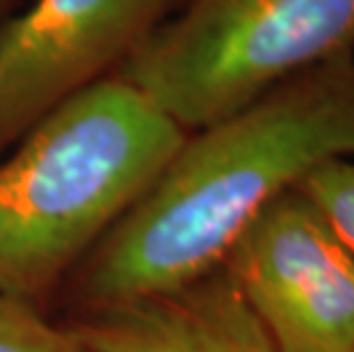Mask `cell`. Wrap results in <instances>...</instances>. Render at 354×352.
Listing matches in <instances>:
<instances>
[{
	"mask_svg": "<svg viewBox=\"0 0 354 352\" xmlns=\"http://www.w3.org/2000/svg\"><path fill=\"white\" fill-rule=\"evenodd\" d=\"M354 57V0H185L115 76L185 131L236 115L270 89Z\"/></svg>",
	"mask_w": 354,
	"mask_h": 352,
	"instance_id": "3957f363",
	"label": "cell"
},
{
	"mask_svg": "<svg viewBox=\"0 0 354 352\" xmlns=\"http://www.w3.org/2000/svg\"><path fill=\"white\" fill-rule=\"evenodd\" d=\"M178 0H35L0 26V151L108 69H119Z\"/></svg>",
	"mask_w": 354,
	"mask_h": 352,
	"instance_id": "5b68a950",
	"label": "cell"
},
{
	"mask_svg": "<svg viewBox=\"0 0 354 352\" xmlns=\"http://www.w3.org/2000/svg\"><path fill=\"white\" fill-rule=\"evenodd\" d=\"M187 131L112 76L80 89L0 163V290L32 304L105 236Z\"/></svg>",
	"mask_w": 354,
	"mask_h": 352,
	"instance_id": "7a4b0ae2",
	"label": "cell"
},
{
	"mask_svg": "<svg viewBox=\"0 0 354 352\" xmlns=\"http://www.w3.org/2000/svg\"><path fill=\"white\" fill-rule=\"evenodd\" d=\"M354 156V57L304 71L187 136L105 234L82 277L92 309L215 272L256 215L331 158Z\"/></svg>",
	"mask_w": 354,
	"mask_h": 352,
	"instance_id": "6da1fadb",
	"label": "cell"
},
{
	"mask_svg": "<svg viewBox=\"0 0 354 352\" xmlns=\"http://www.w3.org/2000/svg\"><path fill=\"white\" fill-rule=\"evenodd\" d=\"M297 188L320 208L336 236L354 254V160L331 158L320 163Z\"/></svg>",
	"mask_w": 354,
	"mask_h": 352,
	"instance_id": "52a82bcc",
	"label": "cell"
},
{
	"mask_svg": "<svg viewBox=\"0 0 354 352\" xmlns=\"http://www.w3.org/2000/svg\"><path fill=\"white\" fill-rule=\"evenodd\" d=\"M220 268L279 352H354V254L297 185L247 224Z\"/></svg>",
	"mask_w": 354,
	"mask_h": 352,
	"instance_id": "277c9868",
	"label": "cell"
},
{
	"mask_svg": "<svg viewBox=\"0 0 354 352\" xmlns=\"http://www.w3.org/2000/svg\"><path fill=\"white\" fill-rule=\"evenodd\" d=\"M0 352H89L73 332L53 327L35 306L0 290Z\"/></svg>",
	"mask_w": 354,
	"mask_h": 352,
	"instance_id": "ba28073f",
	"label": "cell"
},
{
	"mask_svg": "<svg viewBox=\"0 0 354 352\" xmlns=\"http://www.w3.org/2000/svg\"><path fill=\"white\" fill-rule=\"evenodd\" d=\"M71 332L89 352H279L222 268L171 293L92 309Z\"/></svg>",
	"mask_w": 354,
	"mask_h": 352,
	"instance_id": "8992f818",
	"label": "cell"
},
{
	"mask_svg": "<svg viewBox=\"0 0 354 352\" xmlns=\"http://www.w3.org/2000/svg\"><path fill=\"white\" fill-rule=\"evenodd\" d=\"M10 3H12V0H0V14H3L7 7H10Z\"/></svg>",
	"mask_w": 354,
	"mask_h": 352,
	"instance_id": "9c48e42d",
	"label": "cell"
}]
</instances>
